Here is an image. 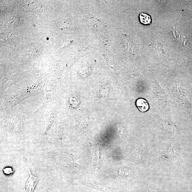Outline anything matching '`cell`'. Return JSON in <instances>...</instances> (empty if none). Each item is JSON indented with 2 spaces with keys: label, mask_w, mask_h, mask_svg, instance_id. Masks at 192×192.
Returning <instances> with one entry per match:
<instances>
[{
  "label": "cell",
  "mask_w": 192,
  "mask_h": 192,
  "mask_svg": "<svg viewBox=\"0 0 192 192\" xmlns=\"http://www.w3.org/2000/svg\"><path fill=\"white\" fill-rule=\"evenodd\" d=\"M28 172L30 176L25 184V191L26 192H33L37 185L38 178L37 176L32 175L30 170H28Z\"/></svg>",
  "instance_id": "obj_1"
},
{
  "label": "cell",
  "mask_w": 192,
  "mask_h": 192,
  "mask_svg": "<svg viewBox=\"0 0 192 192\" xmlns=\"http://www.w3.org/2000/svg\"><path fill=\"white\" fill-rule=\"evenodd\" d=\"M136 105L139 110L142 112H146L149 109L148 102L143 98H139L136 100Z\"/></svg>",
  "instance_id": "obj_2"
},
{
  "label": "cell",
  "mask_w": 192,
  "mask_h": 192,
  "mask_svg": "<svg viewBox=\"0 0 192 192\" xmlns=\"http://www.w3.org/2000/svg\"><path fill=\"white\" fill-rule=\"evenodd\" d=\"M141 23L145 25L149 24L151 23V19L150 16L145 14V13H141L139 16Z\"/></svg>",
  "instance_id": "obj_3"
},
{
  "label": "cell",
  "mask_w": 192,
  "mask_h": 192,
  "mask_svg": "<svg viewBox=\"0 0 192 192\" xmlns=\"http://www.w3.org/2000/svg\"><path fill=\"white\" fill-rule=\"evenodd\" d=\"M4 172H5V173L8 174L13 172L12 169L11 168H7L4 169Z\"/></svg>",
  "instance_id": "obj_4"
},
{
  "label": "cell",
  "mask_w": 192,
  "mask_h": 192,
  "mask_svg": "<svg viewBox=\"0 0 192 192\" xmlns=\"http://www.w3.org/2000/svg\"><path fill=\"white\" fill-rule=\"evenodd\" d=\"M148 192H156V191H155V190L153 189V190H148Z\"/></svg>",
  "instance_id": "obj_5"
}]
</instances>
